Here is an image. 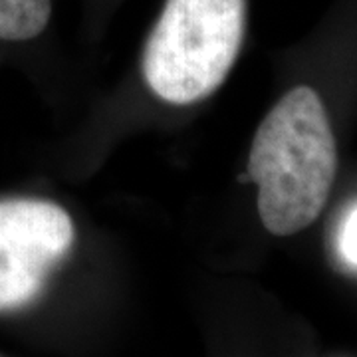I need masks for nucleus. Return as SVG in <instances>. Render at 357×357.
Listing matches in <instances>:
<instances>
[{
    "label": "nucleus",
    "instance_id": "5",
    "mask_svg": "<svg viewBox=\"0 0 357 357\" xmlns=\"http://www.w3.org/2000/svg\"><path fill=\"white\" fill-rule=\"evenodd\" d=\"M340 248L351 264H357V208H354L349 217L345 218L344 229L340 234Z\"/></svg>",
    "mask_w": 357,
    "mask_h": 357
},
{
    "label": "nucleus",
    "instance_id": "2",
    "mask_svg": "<svg viewBox=\"0 0 357 357\" xmlns=\"http://www.w3.org/2000/svg\"><path fill=\"white\" fill-rule=\"evenodd\" d=\"M246 0H165L143 54L159 100L189 105L227 79L243 46Z\"/></svg>",
    "mask_w": 357,
    "mask_h": 357
},
{
    "label": "nucleus",
    "instance_id": "3",
    "mask_svg": "<svg viewBox=\"0 0 357 357\" xmlns=\"http://www.w3.org/2000/svg\"><path fill=\"white\" fill-rule=\"evenodd\" d=\"M74 222L44 199L0 201V312L32 304L74 244Z\"/></svg>",
    "mask_w": 357,
    "mask_h": 357
},
{
    "label": "nucleus",
    "instance_id": "4",
    "mask_svg": "<svg viewBox=\"0 0 357 357\" xmlns=\"http://www.w3.org/2000/svg\"><path fill=\"white\" fill-rule=\"evenodd\" d=\"M52 16V0H0V40L26 42L40 36Z\"/></svg>",
    "mask_w": 357,
    "mask_h": 357
},
{
    "label": "nucleus",
    "instance_id": "1",
    "mask_svg": "<svg viewBox=\"0 0 357 357\" xmlns=\"http://www.w3.org/2000/svg\"><path fill=\"white\" fill-rule=\"evenodd\" d=\"M337 147L318 91L290 89L256 129L248 181L258 187V215L274 236L310 227L332 191Z\"/></svg>",
    "mask_w": 357,
    "mask_h": 357
}]
</instances>
